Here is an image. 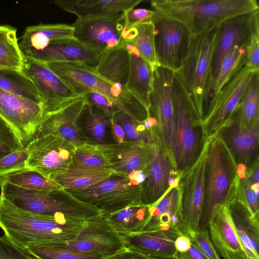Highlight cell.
<instances>
[{"label": "cell", "instance_id": "obj_41", "mask_svg": "<svg viewBox=\"0 0 259 259\" xmlns=\"http://www.w3.org/2000/svg\"><path fill=\"white\" fill-rule=\"evenodd\" d=\"M248 46H235L224 57L210 95L207 107L210 100L220 91L223 86L245 65L246 51Z\"/></svg>", "mask_w": 259, "mask_h": 259}, {"label": "cell", "instance_id": "obj_3", "mask_svg": "<svg viewBox=\"0 0 259 259\" xmlns=\"http://www.w3.org/2000/svg\"><path fill=\"white\" fill-rule=\"evenodd\" d=\"M162 16L177 20L192 35L210 30L231 17L259 10L255 0H152Z\"/></svg>", "mask_w": 259, "mask_h": 259}, {"label": "cell", "instance_id": "obj_12", "mask_svg": "<svg viewBox=\"0 0 259 259\" xmlns=\"http://www.w3.org/2000/svg\"><path fill=\"white\" fill-rule=\"evenodd\" d=\"M26 148L25 167L49 179L68 167L73 161L76 147L60 136L47 134L37 137Z\"/></svg>", "mask_w": 259, "mask_h": 259}, {"label": "cell", "instance_id": "obj_42", "mask_svg": "<svg viewBox=\"0 0 259 259\" xmlns=\"http://www.w3.org/2000/svg\"><path fill=\"white\" fill-rule=\"evenodd\" d=\"M111 118L123 129L124 141L150 143L153 132L152 128L150 130L146 128L144 122L139 121L121 111L114 113Z\"/></svg>", "mask_w": 259, "mask_h": 259}, {"label": "cell", "instance_id": "obj_32", "mask_svg": "<svg viewBox=\"0 0 259 259\" xmlns=\"http://www.w3.org/2000/svg\"><path fill=\"white\" fill-rule=\"evenodd\" d=\"M74 29L66 24H40L27 27L19 44L23 54L41 51L53 41L73 37Z\"/></svg>", "mask_w": 259, "mask_h": 259}, {"label": "cell", "instance_id": "obj_8", "mask_svg": "<svg viewBox=\"0 0 259 259\" xmlns=\"http://www.w3.org/2000/svg\"><path fill=\"white\" fill-rule=\"evenodd\" d=\"M253 72L245 64L210 100L202 119L207 139L217 136L235 118Z\"/></svg>", "mask_w": 259, "mask_h": 259}, {"label": "cell", "instance_id": "obj_54", "mask_svg": "<svg viewBox=\"0 0 259 259\" xmlns=\"http://www.w3.org/2000/svg\"><path fill=\"white\" fill-rule=\"evenodd\" d=\"M174 245L177 251L184 253L190 249L192 242L189 236L183 234L179 235L176 238L175 240Z\"/></svg>", "mask_w": 259, "mask_h": 259}, {"label": "cell", "instance_id": "obj_20", "mask_svg": "<svg viewBox=\"0 0 259 259\" xmlns=\"http://www.w3.org/2000/svg\"><path fill=\"white\" fill-rule=\"evenodd\" d=\"M150 143L124 141L94 146L102 153L109 167L116 175L127 177L136 171H143L147 175L151 158Z\"/></svg>", "mask_w": 259, "mask_h": 259}, {"label": "cell", "instance_id": "obj_56", "mask_svg": "<svg viewBox=\"0 0 259 259\" xmlns=\"http://www.w3.org/2000/svg\"><path fill=\"white\" fill-rule=\"evenodd\" d=\"M244 259H254V258H250V257L245 256L244 257Z\"/></svg>", "mask_w": 259, "mask_h": 259}, {"label": "cell", "instance_id": "obj_9", "mask_svg": "<svg viewBox=\"0 0 259 259\" xmlns=\"http://www.w3.org/2000/svg\"><path fill=\"white\" fill-rule=\"evenodd\" d=\"M175 73L160 66L153 71L149 96V116L157 122L152 129L161 147L170 161L173 132L172 84Z\"/></svg>", "mask_w": 259, "mask_h": 259}, {"label": "cell", "instance_id": "obj_33", "mask_svg": "<svg viewBox=\"0 0 259 259\" xmlns=\"http://www.w3.org/2000/svg\"><path fill=\"white\" fill-rule=\"evenodd\" d=\"M131 64V55L123 44L102 53L95 67V72L112 84L126 87Z\"/></svg>", "mask_w": 259, "mask_h": 259}, {"label": "cell", "instance_id": "obj_26", "mask_svg": "<svg viewBox=\"0 0 259 259\" xmlns=\"http://www.w3.org/2000/svg\"><path fill=\"white\" fill-rule=\"evenodd\" d=\"M208 229L214 248L224 259H244V251L226 206L211 220Z\"/></svg>", "mask_w": 259, "mask_h": 259}, {"label": "cell", "instance_id": "obj_31", "mask_svg": "<svg viewBox=\"0 0 259 259\" xmlns=\"http://www.w3.org/2000/svg\"><path fill=\"white\" fill-rule=\"evenodd\" d=\"M115 174L111 168L88 165L73 159L65 171L49 179L63 189H78L99 183Z\"/></svg>", "mask_w": 259, "mask_h": 259}, {"label": "cell", "instance_id": "obj_30", "mask_svg": "<svg viewBox=\"0 0 259 259\" xmlns=\"http://www.w3.org/2000/svg\"><path fill=\"white\" fill-rule=\"evenodd\" d=\"M124 45L131 55L130 69L126 88L148 111L154 68L133 46Z\"/></svg>", "mask_w": 259, "mask_h": 259}, {"label": "cell", "instance_id": "obj_45", "mask_svg": "<svg viewBox=\"0 0 259 259\" xmlns=\"http://www.w3.org/2000/svg\"><path fill=\"white\" fill-rule=\"evenodd\" d=\"M0 259H37L6 235L0 237Z\"/></svg>", "mask_w": 259, "mask_h": 259}, {"label": "cell", "instance_id": "obj_37", "mask_svg": "<svg viewBox=\"0 0 259 259\" xmlns=\"http://www.w3.org/2000/svg\"><path fill=\"white\" fill-rule=\"evenodd\" d=\"M23 62L17 30L10 26L0 25V68L21 70Z\"/></svg>", "mask_w": 259, "mask_h": 259}, {"label": "cell", "instance_id": "obj_16", "mask_svg": "<svg viewBox=\"0 0 259 259\" xmlns=\"http://www.w3.org/2000/svg\"><path fill=\"white\" fill-rule=\"evenodd\" d=\"M124 24L123 12L107 17L78 18L71 26L74 38L102 54L122 45Z\"/></svg>", "mask_w": 259, "mask_h": 259}, {"label": "cell", "instance_id": "obj_40", "mask_svg": "<svg viewBox=\"0 0 259 259\" xmlns=\"http://www.w3.org/2000/svg\"><path fill=\"white\" fill-rule=\"evenodd\" d=\"M26 249L37 259H107L110 257L101 253L83 251L59 245H34Z\"/></svg>", "mask_w": 259, "mask_h": 259}, {"label": "cell", "instance_id": "obj_18", "mask_svg": "<svg viewBox=\"0 0 259 259\" xmlns=\"http://www.w3.org/2000/svg\"><path fill=\"white\" fill-rule=\"evenodd\" d=\"M55 245L109 256L126 249L120 234L110 227L104 214L87 222L73 239L48 245Z\"/></svg>", "mask_w": 259, "mask_h": 259}, {"label": "cell", "instance_id": "obj_35", "mask_svg": "<svg viewBox=\"0 0 259 259\" xmlns=\"http://www.w3.org/2000/svg\"><path fill=\"white\" fill-rule=\"evenodd\" d=\"M122 44L135 47L140 56L149 63L154 69L159 66L155 50L154 26L152 21L124 29Z\"/></svg>", "mask_w": 259, "mask_h": 259}, {"label": "cell", "instance_id": "obj_22", "mask_svg": "<svg viewBox=\"0 0 259 259\" xmlns=\"http://www.w3.org/2000/svg\"><path fill=\"white\" fill-rule=\"evenodd\" d=\"M86 102L83 97L80 98L49 114L41 123L37 137L52 134L64 138L76 147L86 144L76 125Z\"/></svg>", "mask_w": 259, "mask_h": 259}, {"label": "cell", "instance_id": "obj_36", "mask_svg": "<svg viewBox=\"0 0 259 259\" xmlns=\"http://www.w3.org/2000/svg\"><path fill=\"white\" fill-rule=\"evenodd\" d=\"M0 88L45 107L34 83L21 70L0 68Z\"/></svg>", "mask_w": 259, "mask_h": 259}, {"label": "cell", "instance_id": "obj_13", "mask_svg": "<svg viewBox=\"0 0 259 259\" xmlns=\"http://www.w3.org/2000/svg\"><path fill=\"white\" fill-rule=\"evenodd\" d=\"M255 33H259V10L229 18L218 27L209 82V99L224 57L235 46H248Z\"/></svg>", "mask_w": 259, "mask_h": 259}, {"label": "cell", "instance_id": "obj_34", "mask_svg": "<svg viewBox=\"0 0 259 259\" xmlns=\"http://www.w3.org/2000/svg\"><path fill=\"white\" fill-rule=\"evenodd\" d=\"M152 205H136L104 214L110 227L117 233H140L149 219Z\"/></svg>", "mask_w": 259, "mask_h": 259}, {"label": "cell", "instance_id": "obj_2", "mask_svg": "<svg viewBox=\"0 0 259 259\" xmlns=\"http://www.w3.org/2000/svg\"><path fill=\"white\" fill-rule=\"evenodd\" d=\"M172 101L174 118L170 162L181 179L182 175L198 159L208 139L203 121L175 73Z\"/></svg>", "mask_w": 259, "mask_h": 259}, {"label": "cell", "instance_id": "obj_44", "mask_svg": "<svg viewBox=\"0 0 259 259\" xmlns=\"http://www.w3.org/2000/svg\"><path fill=\"white\" fill-rule=\"evenodd\" d=\"M73 159L88 165L109 168L104 155L93 145L86 144L76 147Z\"/></svg>", "mask_w": 259, "mask_h": 259}, {"label": "cell", "instance_id": "obj_19", "mask_svg": "<svg viewBox=\"0 0 259 259\" xmlns=\"http://www.w3.org/2000/svg\"><path fill=\"white\" fill-rule=\"evenodd\" d=\"M238 114L217 136L229 150L237 167H245L248 173L258 164L259 122L249 127L242 126L238 121Z\"/></svg>", "mask_w": 259, "mask_h": 259}, {"label": "cell", "instance_id": "obj_28", "mask_svg": "<svg viewBox=\"0 0 259 259\" xmlns=\"http://www.w3.org/2000/svg\"><path fill=\"white\" fill-rule=\"evenodd\" d=\"M126 249L163 259H174L176 237L161 231L119 234Z\"/></svg>", "mask_w": 259, "mask_h": 259}, {"label": "cell", "instance_id": "obj_25", "mask_svg": "<svg viewBox=\"0 0 259 259\" xmlns=\"http://www.w3.org/2000/svg\"><path fill=\"white\" fill-rule=\"evenodd\" d=\"M245 256L259 259V218L236 194L226 205Z\"/></svg>", "mask_w": 259, "mask_h": 259}, {"label": "cell", "instance_id": "obj_5", "mask_svg": "<svg viewBox=\"0 0 259 259\" xmlns=\"http://www.w3.org/2000/svg\"><path fill=\"white\" fill-rule=\"evenodd\" d=\"M1 194L16 206L32 212L88 221L95 207L82 202L64 189L39 191L13 185L0 178Z\"/></svg>", "mask_w": 259, "mask_h": 259}, {"label": "cell", "instance_id": "obj_14", "mask_svg": "<svg viewBox=\"0 0 259 259\" xmlns=\"http://www.w3.org/2000/svg\"><path fill=\"white\" fill-rule=\"evenodd\" d=\"M72 90L80 97L96 92L116 102L129 94L125 87L112 84L98 75L95 68L78 62L46 63Z\"/></svg>", "mask_w": 259, "mask_h": 259}, {"label": "cell", "instance_id": "obj_1", "mask_svg": "<svg viewBox=\"0 0 259 259\" xmlns=\"http://www.w3.org/2000/svg\"><path fill=\"white\" fill-rule=\"evenodd\" d=\"M87 223L23 209L0 194V228L5 235L24 249L72 240Z\"/></svg>", "mask_w": 259, "mask_h": 259}, {"label": "cell", "instance_id": "obj_21", "mask_svg": "<svg viewBox=\"0 0 259 259\" xmlns=\"http://www.w3.org/2000/svg\"><path fill=\"white\" fill-rule=\"evenodd\" d=\"M150 144V161L147 178L142 185L141 202L146 205L155 204L168 191V178L170 171L174 169L154 132Z\"/></svg>", "mask_w": 259, "mask_h": 259}, {"label": "cell", "instance_id": "obj_29", "mask_svg": "<svg viewBox=\"0 0 259 259\" xmlns=\"http://www.w3.org/2000/svg\"><path fill=\"white\" fill-rule=\"evenodd\" d=\"M142 0H55V5L76 15L78 18H92L112 16L123 13Z\"/></svg>", "mask_w": 259, "mask_h": 259}, {"label": "cell", "instance_id": "obj_51", "mask_svg": "<svg viewBox=\"0 0 259 259\" xmlns=\"http://www.w3.org/2000/svg\"><path fill=\"white\" fill-rule=\"evenodd\" d=\"M246 65L253 72H259V33L251 37L246 51Z\"/></svg>", "mask_w": 259, "mask_h": 259}, {"label": "cell", "instance_id": "obj_46", "mask_svg": "<svg viewBox=\"0 0 259 259\" xmlns=\"http://www.w3.org/2000/svg\"><path fill=\"white\" fill-rule=\"evenodd\" d=\"M251 185L247 177L239 180L236 195L248 206L253 216L259 218L258 197L251 189Z\"/></svg>", "mask_w": 259, "mask_h": 259}, {"label": "cell", "instance_id": "obj_6", "mask_svg": "<svg viewBox=\"0 0 259 259\" xmlns=\"http://www.w3.org/2000/svg\"><path fill=\"white\" fill-rule=\"evenodd\" d=\"M218 27L192 35L186 57L175 73L202 120L209 95V82Z\"/></svg>", "mask_w": 259, "mask_h": 259}, {"label": "cell", "instance_id": "obj_39", "mask_svg": "<svg viewBox=\"0 0 259 259\" xmlns=\"http://www.w3.org/2000/svg\"><path fill=\"white\" fill-rule=\"evenodd\" d=\"M238 121L251 126L259 122V72H254L244 93L238 111Z\"/></svg>", "mask_w": 259, "mask_h": 259}, {"label": "cell", "instance_id": "obj_48", "mask_svg": "<svg viewBox=\"0 0 259 259\" xmlns=\"http://www.w3.org/2000/svg\"><path fill=\"white\" fill-rule=\"evenodd\" d=\"M27 158L26 148L11 153L0 159V175L24 168Z\"/></svg>", "mask_w": 259, "mask_h": 259}, {"label": "cell", "instance_id": "obj_38", "mask_svg": "<svg viewBox=\"0 0 259 259\" xmlns=\"http://www.w3.org/2000/svg\"><path fill=\"white\" fill-rule=\"evenodd\" d=\"M0 178L13 185L30 190L50 191L63 189L38 172L27 168L5 173L0 175Z\"/></svg>", "mask_w": 259, "mask_h": 259}, {"label": "cell", "instance_id": "obj_55", "mask_svg": "<svg viewBox=\"0 0 259 259\" xmlns=\"http://www.w3.org/2000/svg\"><path fill=\"white\" fill-rule=\"evenodd\" d=\"M114 137L116 143L124 141V133L122 127L111 118Z\"/></svg>", "mask_w": 259, "mask_h": 259}, {"label": "cell", "instance_id": "obj_49", "mask_svg": "<svg viewBox=\"0 0 259 259\" xmlns=\"http://www.w3.org/2000/svg\"><path fill=\"white\" fill-rule=\"evenodd\" d=\"M83 98L88 103L99 108L111 117L119 111L115 101L99 93L91 92L85 94Z\"/></svg>", "mask_w": 259, "mask_h": 259}, {"label": "cell", "instance_id": "obj_43", "mask_svg": "<svg viewBox=\"0 0 259 259\" xmlns=\"http://www.w3.org/2000/svg\"><path fill=\"white\" fill-rule=\"evenodd\" d=\"M23 149L13 129L0 116V159Z\"/></svg>", "mask_w": 259, "mask_h": 259}, {"label": "cell", "instance_id": "obj_27", "mask_svg": "<svg viewBox=\"0 0 259 259\" xmlns=\"http://www.w3.org/2000/svg\"><path fill=\"white\" fill-rule=\"evenodd\" d=\"M76 125L87 144L100 145L116 143L111 117L87 102L77 120Z\"/></svg>", "mask_w": 259, "mask_h": 259}, {"label": "cell", "instance_id": "obj_7", "mask_svg": "<svg viewBox=\"0 0 259 259\" xmlns=\"http://www.w3.org/2000/svg\"><path fill=\"white\" fill-rule=\"evenodd\" d=\"M64 189L77 199L100 209L104 214L143 205L142 185H135L127 177L116 174L89 187Z\"/></svg>", "mask_w": 259, "mask_h": 259}, {"label": "cell", "instance_id": "obj_24", "mask_svg": "<svg viewBox=\"0 0 259 259\" xmlns=\"http://www.w3.org/2000/svg\"><path fill=\"white\" fill-rule=\"evenodd\" d=\"M152 205L150 217L142 232L158 231L176 237L185 234L181 221L179 186L169 189L159 201Z\"/></svg>", "mask_w": 259, "mask_h": 259}, {"label": "cell", "instance_id": "obj_47", "mask_svg": "<svg viewBox=\"0 0 259 259\" xmlns=\"http://www.w3.org/2000/svg\"><path fill=\"white\" fill-rule=\"evenodd\" d=\"M191 242L208 259H220L210 239L208 229H198L190 237Z\"/></svg>", "mask_w": 259, "mask_h": 259}, {"label": "cell", "instance_id": "obj_11", "mask_svg": "<svg viewBox=\"0 0 259 259\" xmlns=\"http://www.w3.org/2000/svg\"><path fill=\"white\" fill-rule=\"evenodd\" d=\"M152 22L154 26L155 50L158 65L177 72L187 54L192 34L181 22L157 12Z\"/></svg>", "mask_w": 259, "mask_h": 259}, {"label": "cell", "instance_id": "obj_23", "mask_svg": "<svg viewBox=\"0 0 259 259\" xmlns=\"http://www.w3.org/2000/svg\"><path fill=\"white\" fill-rule=\"evenodd\" d=\"M23 55L45 63L78 62L95 68L101 54L72 37L52 42L41 51Z\"/></svg>", "mask_w": 259, "mask_h": 259}, {"label": "cell", "instance_id": "obj_10", "mask_svg": "<svg viewBox=\"0 0 259 259\" xmlns=\"http://www.w3.org/2000/svg\"><path fill=\"white\" fill-rule=\"evenodd\" d=\"M0 116L9 124L23 148L37 137L46 118L45 107L0 88Z\"/></svg>", "mask_w": 259, "mask_h": 259}, {"label": "cell", "instance_id": "obj_50", "mask_svg": "<svg viewBox=\"0 0 259 259\" xmlns=\"http://www.w3.org/2000/svg\"><path fill=\"white\" fill-rule=\"evenodd\" d=\"M157 14L154 10L145 9H131L124 12V29H128L139 24L152 21Z\"/></svg>", "mask_w": 259, "mask_h": 259}, {"label": "cell", "instance_id": "obj_17", "mask_svg": "<svg viewBox=\"0 0 259 259\" xmlns=\"http://www.w3.org/2000/svg\"><path fill=\"white\" fill-rule=\"evenodd\" d=\"M21 71L34 83L42 99L47 116L78 98V96L45 63L24 55Z\"/></svg>", "mask_w": 259, "mask_h": 259}, {"label": "cell", "instance_id": "obj_53", "mask_svg": "<svg viewBox=\"0 0 259 259\" xmlns=\"http://www.w3.org/2000/svg\"><path fill=\"white\" fill-rule=\"evenodd\" d=\"M174 259H208L199 249L192 243L190 249L187 252L180 253L176 252Z\"/></svg>", "mask_w": 259, "mask_h": 259}, {"label": "cell", "instance_id": "obj_52", "mask_svg": "<svg viewBox=\"0 0 259 259\" xmlns=\"http://www.w3.org/2000/svg\"><path fill=\"white\" fill-rule=\"evenodd\" d=\"M107 259H163L150 256L141 252L125 249L114 254Z\"/></svg>", "mask_w": 259, "mask_h": 259}, {"label": "cell", "instance_id": "obj_4", "mask_svg": "<svg viewBox=\"0 0 259 259\" xmlns=\"http://www.w3.org/2000/svg\"><path fill=\"white\" fill-rule=\"evenodd\" d=\"M239 180L237 165L224 142L217 135L209 139L198 229H208L211 220L236 194Z\"/></svg>", "mask_w": 259, "mask_h": 259}, {"label": "cell", "instance_id": "obj_15", "mask_svg": "<svg viewBox=\"0 0 259 259\" xmlns=\"http://www.w3.org/2000/svg\"><path fill=\"white\" fill-rule=\"evenodd\" d=\"M208 140L196 162L182 175L179 184L182 227L189 237L199 226Z\"/></svg>", "mask_w": 259, "mask_h": 259}]
</instances>
